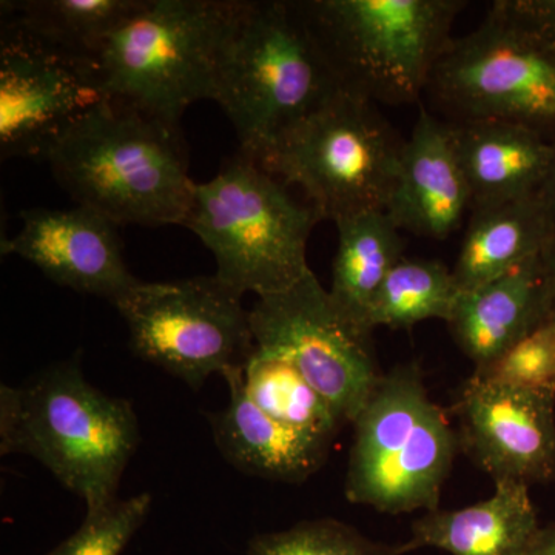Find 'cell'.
Instances as JSON below:
<instances>
[{
    "instance_id": "cell-1",
    "label": "cell",
    "mask_w": 555,
    "mask_h": 555,
    "mask_svg": "<svg viewBox=\"0 0 555 555\" xmlns=\"http://www.w3.org/2000/svg\"><path fill=\"white\" fill-rule=\"evenodd\" d=\"M46 163L76 206L119 228L181 225L195 185L179 126L112 98L79 116Z\"/></svg>"
},
{
    "instance_id": "cell-2",
    "label": "cell",
    "mask_w": 555,
    "mask_h": 555,
    "mask_svg": "<svg viewBox=\"0 0 555 555\" xmlns=\"http://www.w3.org/2000/svg\"><path fill=\"white\" fill-rule=\"evenodd\" d=\"M141 433L133 404L89 383L79 357L0 387V452L27 454L86 503L115 502Z\"/></svg>"
},
{
    "instance_id": "cell-3",
    "label": "cell",
    "mask_w": 555,
    "mask_h": 555,
    "mask_svg": "<svg viewBox=\"0 0 555 555\" xmlns=\"http://www.w3.org/2000/svg\"><path fill=\"white\" fill-rule=\"evenodd\" d=\"M341 91L301 2L244 0L214 100L241 153L258 163L276 139Z\"/></svg>"
},
{
    "instance_id": "cell-4",
    "label": "cell",
    "mask_w": 555,
    "mask_h": 555,
    "mask_svg": "<svg viewBox=\"0 0 555 555\" xmlns=\"http://www.w3.org/2000/svg\"><path fill=\"white\" fill-rule=\"evenodd\" d=\"M244 0H144L102 47L94 75L105 98L179 126L215 100Z\"/></svg>"
},
{
    "instance_id": "cell-5",
    "label": "cell",
    "mask_w": 555,
    "mask_h": 555,
    "mask_svg": "<svg viewBox=\"0 0 555 555\" xmlns=\"http://www.w3.org/2000/svg\"><path fill=\"white\" fill-rule=\"evenodd\" d=\"M286 182L238 153L217 177L195 182L182 228L217 261L215 275L241 294H281L310 272L308 243L323 221Z\"/></svg>"
},
{
    "instance_id": "cell-6",
    "label": "cell",
    "mask_w": 555,
    "mask_h": 555,
    "mask_svg": "<svg viewBox=\"0 0 555 555\" xmlns=\"http://www.w3.org/2000/svg\"><path fill=\"white\" fill-rule=\"evenodd\" d=\"M352 426L345 481L350 503L389 516L440 507L459 437L416 361L379 377Z\"/></svg>"
},
{
    "instance_id": "cell-7",
    "label": "cell",
    "mask_w": 555,
    "mask_h": 555,
    "mask_svg": "<svg viewBox=\"0 0 555 555\" xmlns=\"http://www.w3.org/2000/svg\"><path fill=\"white\" fill-rule=\"evenodd\" d=\"M302 10L343 87L403 105L426 94L462 0H305Z\"/></svg>"
},
{
    "instance_id": "cell-8",
    "label": "cell",
    "mask_w": 555,
    "mask_h": 555,
    "mask_svg": "<svg viewBox=\"0 0 555 555\" xmlns=\"http://www.w3.org/2000/svg\"><path fill=\"white\" fill-rule=\"evenodd\" d=\"M426 94L448 122L502 120L555 138V39L521 17L509 0L452 39Z\"/></svg>"
},
{
    "instance_id": "cell-9",
    "label": "cell",
    "mask_w": 555,
    "mask_h": 555,
    "mask_svg": "<svg viewBox=\"0 0 555 555\" xmlns=\"http://www.w3.org/2000/svg\"><path fill=\"white\" fill-rule=\"evenodd\" d=\"M403 142L374 102L341 91L276 139L258 163L301 189L321 219L337 222L386 211Z\"/></svg>"
},
{
    "instance_id": "cell-10",
    "label": "cell",
    "mask_w": 555,
    "mask_h": 555,
    "mask_svg": "<svg viewBox=\"0 0 555 555\" xmlns=\"http://www.w3.org/2000/svg\"><path fill=\"white\" fill-rule=\"evenodd\" d=\"M244 295L217 275L141 284L116 306L134 356L199 390L255 349Z\"/></svg>"
},
{
    "instance_id": "cell-11",
    "label": "cell",
    "mask_w": 555,
    "mask_h": 555,
    "mask_svg": "<svg viewBox=\"0 0 555 555\" xmlns=\"http://www.w3.org/2000/svg\"><path fill=\"white\" fill-rule=\"evenodd\" d=\"M259 349L291 361L315 387L345 425H352L383 372L372 332L334 305L315 273L295 286L258 298L250 310Z\"/></svg>"
},
{
    "instance_id": "cell-12",
    "label": "cell",
    "mask_w": 555,
    "mask_h": 555,
    "mask_svg": "<svg viewBox=\"0 0 555 555\" xmlns=\"http://www.w3.org/2000/svg\"><path fill=\"white\" fill-rule=\"evenodd\" d=\"M93 62L0 33V155L46 160L57 138L104 100Z\"/></svg>"
},
{
    "instance_id": "cell-13",
    "label": "cell",
    "mask_w": 555,
    "mask_h": 555,
    "mask_svg": "<svg viewBox=\"0 0 555 555\" xmlns=\"http://www.w3.org/2000/svg\"><path fill=\"white\" fill-rule=\"evenodd\" d=\"M460 452L492 478L555 480V397L470 375L451 408Z\"/></svg>"
},
{
    "instance_id": "cell-14",
    "label": "cell",
    "mask_w": 555,
    "mask_h": 555,
    "mask_svg": "<svg viewBox=\"0 0 555 555\" xmlns=\"http://www.w3.org/2000/svg\"><path fill=\"white\" fill-rule=\"evenodd\" d=\"M22 229L2 241V255H16L57 286L118 306L141 284L127 268L119 225L91 208H27Z\"/></svg>"
},
{
    "instance_id": "cell-15",
    "label": "cell",
    "mask_w": 555,
    "mask_h": 555,
    "mask_svg": "<svg viewBox=\"0 0 555 555\" xmlns=\"http://www.w3.org/2000/svg\"><path fill=\"white\" fill-rule=\"evenodd\" d=\"M473 210V195L447 120L420 107L403 142L386 214L400 230L447 240Z\"/></svg>"
},
{
    "instance_id": "cell-16",
    "label": "cell",
    "mask_w": 555,
    "mask_h": 555,
    "mask_svg": "<svg viewBox=\"0 0 555 555\" xmlns=\"http://www.w3.org/2000/svg\"><path fill=\"white\" fill-rule=\"evenodd\" d=\"M553 317V280L545 254L476 291L460 294L448 320L455 345L483 367Z\"/></svg>"
},
{
    "instance_id": "cell-17",
    "label": "cell",
    "mask_w": 555,
    "mask_h": 555,
    "mask_svg": "<svg viewBox=\"0 0 555 555\" xmlns=\"http://www.w3.org/2000/svg\"><path fill=\"white\" fill-rule=\"evenodd\" d=\"M243 369L224 375L228 406L208 415L219 454L240 473L278 483L299 485L317 474L331 454V441L276 422L247 397Z\"/></svg>"
},
{
    "instance_id": "cell-18",
    "label": "cell",
    "mask_w": 555,
    "mask_h": 555,
    "mask_svg": "<svg viewBox=\"0 0 555 555\" xmlns=\"http://www.w3.org/2000/svg\"><path fill=\"white\" fill-rule=\"evenodd\" d=\"M494 486V494L476 505L438 507L416 518L408 542L398 545L400 554L434 547L449 555H525L542 528L529 486L517 481Z\"/></svg>"
},
{
    "instance_id": "cell-19",
    "label": "cell",
    "mask_w": 555,
    "mask_h": 555,
    "mask_svg": "<svg viewBox=\"0 0 555 555\" xmlns=\"http://www.w3.org/2000/svg\"><path fill=\"white\" fill-rule=\"evenodd\" d=\"M448 124L473 195V208L537 195L550 164L553 139L502 120Z\"/></svg>"
},
{
    "instance_id": "cell-20",
    "label": "cell",
    "mask_w": 555,
    "mask_h": 555,
    "mask_svg": "<svg viewBox=\"0 0 555 555\" xmlns=\"http://www.w3.org/2000/svg\"><path fill=\"white\" fill-rule=\"evenodd\" d=\"M555 241L537 195L470 210L452 275L462 294L545 254Z\"/></svg>"
},
{
    "instance_id": "cell-21",
    "label": "cell",
    "mask_w": 555,
    "mask_h": 555,
    "mask_svg": "<svg viewBox=\"0 0 555 555\" xmlns=\"http://www.w3.org/2000/svg\"><path fill=\"white\" fill-rule=\"evenodd\" d=\"M338 246L332 264V301L358 326L369 327L374 299L390 270L404 258L400 229L385 210L364 211L335 222Z\"/></svg>"
},
{
    "instance_id": "cell-22",
    "label": "cell",
    "mask_w": 555,
    "mask_h": 555,
    "mask_svg": "<svg viewBox=\"0 0 555 555\" xmlns=\"http://www.w3.org/2000/svg\"><path fill=\"white\" fill-rule=\"evenodd\" d=\"M142 3L144 0H9L0 11L2 27L94 64L109 36Z\"/></svg>"
},
{
    "instance_id": "cell-23",
    "label": "cell",
    "mask_w": 555,
    "mask_h": 555,
    "mask_svg": "<svg viewBox=\"0 0 555 555\" xmlns=\"http://www.w3.org/2000/svg\"><path fill=\"white\" fill-rule=\"evenodd\" d=\"M241 378L247 397L283 425L331 443L346 426L326 398L284 357L255 346Z\"/></svg>"
},
{
    "instance_id": "cell-24",
    "label": "cell",
    "mask_w": 555,
    "mask_h": 555,
    "mask_svg": "<svg viewBox=\"0 0 555 555\" xmlns=\"http://www.w3.org/2000/svg\"><path fill=\"white\" fill-rule=\"evenodd\" d=\"M460 294L452 270L443 262L404 257L379 287L369 327L411 328L427 320L448 323Z\"/></svg>"
},
{
    "instance_id": "cell-25",
    "label": "cell",
    "mask_w": 555,
    "mask_h": 555,
    "mask_svg": "<svg viewBox=\"0 0 555 555\" xmlns=\"http://www.w3.org/2000/svg\"><path fill=\"white\" fill-rule=\"evenodd\" d=\"M247 555H401L337 518L305 520L281 531L251 537Z\"/></svg>"
},
{
    "instance_id": "cell-26",
    "label": "cell",
    "mask_w": 555,
    "mask_h": 555,
    "mask_svg": "<svg viewBox=\"0 0 555 555\" xmlns=\"http://www.w3.org/2000/svg\"><path fill=\"white\" fill-rule=\"evenodd\" d=\"M147 492L87 511L79 528L46 555H120L152 509Z\"/></svg>"
},
{
    "instance_id": "cell-27",
    "label": "cell",
    "mask_w": 555,
    "mask_h": 555,
    "mask_svg": "<svg viewBox=\"0 0 555 555\" xmlns=\"http://www.w3.org/2000/svg\"><path fill=\"white\" fill-rule=\"evenodd\" d=\"M474 375L529 392L555 397V320L553 317Z\"/></svg>"
},
{
    "instance_id": "cell-28",
    "label": "cell",
    "mask_w": 555,
    "mask_h": 555,
    "mask_svg": "<svg viewBox=\"0 0 555 555\" xmlns=\"http://www.w3.org/2000/svg\"><path fill=\"white\" fill-rule=\"evenodd\" d=\"M509 5L526 21L555 39V0H509Z\"/></svg>"
},
{
    "instance_id": "cell-29",
    "label": "cell",
    "mask_w": 555,
    "mask_h": 555,
    "mask_svg": "<svg viewBox=\"0 0 555 555\" xmlns=\"http://www.w3.org/2000/svg\"><path fill=\"white\" fill-rule=\"evenodd\" d=\"M537 198L542 204L555 235V138L553 139V152H551L550 164H547L542 185H540L539 192H537Z\"/></svg>"
},
{
    "instance_id": "cell-30",
    "label": "cell",
    "mask_w": 555,
    "mask_h": 555,
    "mask_svg": "<svg viewBox=\"0 0 555 555\" xmlns=\"http://www.w3.org/2000/svg\"><path fill=\"white\" fill-rule=\"evenodd\" d=\"M525 555H555V524L540 528Z\"/></svg>"
},
{
    "instance_id": "cell-31",
    "label": "cell",
    "mask_w": 555,
    "mask_h": 555,
    "mask_svg": "<svg viewBox=\"0 0 555 555\" xmlns=\"http://www.w3.org/2000/svg\"><path fill=\"white\" fill-rule=\"evenodd\" d=\"M546 261L550 266L551 280H553V318L555 320V241L547 247Z\"/></svg>"
}]
</instances>
